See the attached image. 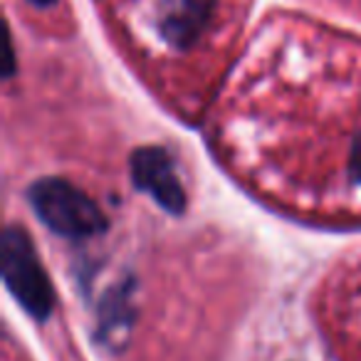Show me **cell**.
Returning <instances> with one entry per match:
<instances>
[{"mask_svg":"<svg viewBox=\"0 0 361 361\" xmlns=\"http://www.w3.org/2000/svg\"><path fill=\"white\" fill-rule=\"evenodd\" d=\"M3 280L32 317L45 319L52 312V285L37 260L30 238L20 228H8L3 235Z\"/></svg>","mask_w":361,"mask_h":361,"instance_id":"obj_2","label":"cell"},{"mask_svg":"<svg viewBox=\"0 0 361 361\" xmlns=\"http://www.w3.org/2000/svg\"><path fill=\"white\" fill-rule=\"evenodd\" d=\"M216 0H159V32L176 52H191L211 30Z\"/></svg>","mask_w":361,"mask_h":361,"instance_id":"obj_3","label":"cell"},{"mask_svg":"<svg viewBox=\"0 0 361 361\" xmlns=\"http://www.w3.org/2000/svg\"><path fill=\"white\" fill-rule=\"evenodd\" d=\"M27 198L37 218L57 235L92 238L106 228L97 203L62 178L37 180L27 191Z\"/></svg>","mask_w":361,"mask_h":361,"instance_id":"obj_1","label":"cell"},{"mask_svg":"<svg viewBox=\"0 0 361 361\" xmlns=\"http://www.w3.org/2000/svg\"><path fill=\"white\" fill-rule=\"evenodd\" d=\"M131 176L136 188L151 193L161 208L178 216L186 208V193L176 176L173 161L159 146H144L131 156Z\"/></svg>","mask_w":361,"mask_h":361,"instance_id":"obj_4","label":"cell"},{"mask_svg":"<svg viewBox=\"0 0 361 361\" xmlns=\"http://www.w3.org/2000/svg\"><path fill=\"white\" fill-rule=\"evenodd\" d=\"M30 3H35V6H52V3H55V0H30Z\"/></svg>","mask_w":361,"mask_h":361,"instance_id":"obj_6","label":"cell"},{"mask_svg":"<svg viewBox=\"0 0 361 361\" xmlns=\"http://www.w3.org/2000/svg\"><path fill=\"white\" fill-rule=\"evenodd\" d=\"M349 176L354 183L361 186V134L356 136L354 146H351V156H349Z\"/></svg>","mask_w":361,"mask_h":361,"instance_id":"obj_5","label":"cell"}]
</instances>
